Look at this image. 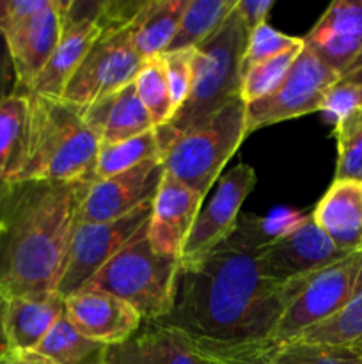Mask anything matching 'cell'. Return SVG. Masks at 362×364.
I'll use <instances>...</instances> for the list:
<instances>
[{
	"instance_id": "6da1fadb",
	"label": "cell",
	"mask_w": 362,
	"mask_h": 364,
	"mask_svg": "<svg viewBox=\"0 0 362 364\" xmlns=\"http://www.w3.org/2000/svg\"><path fill=\"white\" fill-rule=\"evenodd\" d=\"M272 240L263 219L240 215L219 247L180 265L174 306L158 326L195 340L254 341L270 338L302 288V279L275 283L259 265L261 245Z\"/></svg>"
},
{
	"instance_id": "7a4b0ae2",
	"label": "cell",
	"mask_w": 362,
	"mask_h": 364,
	"mask_svg": "<svg viewBox=\"0 0 362 364\" xmlns=\"http://www.w3.org/2000/svg\"><path fill=\"white\" fill-rule=\"evenodd\" d=\"M91 178L11 183L0 203V295L57 291Z\"/></svg>"
},
{
	"instance_id": "3957f363",
	"label": "cell",
	"mask_w": 362,
	"mask_h": 364,
	"mask_svg": "<svg viewBox=\"0 0 362 364\" xmlns=\"http://www.w3.org/2000/svg\"><path fill=\"white\" fill-rule=\"evenodd\" d=\"M27 96V153L16 181L92 180L102 141L85 123L80 107L62 98Z\"/></svg>"
},
{
	"instance_id": "277c9868",
	"label": "cell",
	"mask_w": 362,
	"mask_h": 364,
	"mask_svg": "<svg viewBox=\"0 0 362 364\" xmlns=\"http://www.w3.org/2000/svg\"><path fill=\"white\" fill-rule=\"evenodd\" d=\"M247 38L243 21L233 11L212 38L194 48L190 95L169 123L155 128L162 155L181 135L202 127L227 103L241 98V64Z\"/></svg>"
},
{
	"instance_id": "5b68a950",
	"label": "cell",
	"mask_w": 362,
	"mask_h": 364,
	"mask_svg": "<svg viewBox=\"0 0 362 364\" xmlns=\"http://www.w3.org/2000/svg\"><path fill=\"white\" fill-rule=\"evenodd\" d=\"M180 259L158 255L148 240V226L121 249L85 288L112 294L141 315L142 323L165 318L174 306Z\"/></svg>"
},
{
	"instance_id": "8992f818",
	"label": "cell",
	"mask_w": 362,
	"mask_h": 364,
	"mask_svg": "<svg viewBox=\"0 0 362 364\" xmlns=\"http://www.w3.org/2000/svg\"><path fill=\"white\" fill-rule=\"evenodd\" d=\"M245 110L243 100L236 98L208 123L181 135L162 155L165 173L206 199L226 164L247 137Z\"/></svg>"
},
{
	"instance_id": "52a82bcc",
	"label": "cell",
	"mask_w": 362,
	"mask_h": 364,
	"mask_svg": "<svg viewBox=\"0 0 362 364\" xmlns=\"http://www.w3.org/2000/svg\"><path fill=\"white\" fill-rule=\"evenodd\" d=\"M362 295V251L309 274L302 288L280 316L273 340H291L304 331L325 322Z\"/></svg>"
},
{
	"instance_id": "ba28073f",
	"label": "cell",
	"mask_w": 362,
	"mask_h": 364,
	"mask_svg": "<svg viewBox=\"0 0 362 364\" xmlns=\"http://www.w3.org/2000/svg\"><path fill=\"white\" fill-rule=\"evenodd\" d=\"M142 57L131 43L128 25H105L62 92V100L84 107L131 84Z\"/></svg>"
},
{
	"instance_id": "9c48e42d",
	"label": "cell",
	"mask_w": 362,
	"mask_h": 364,
	"mask_svg": "<svg viewBox=\"0 0 362 364\" xmlns=\"http://www.w3.org/2000/svg\"><path fill=\"white\" fill-rule=\"evenodd\" d=\"M153 201L116 220L78 223L67 249L66 265L55 294L66 299L87 287L92 277L146 230L151 217Z\"/></svg>"
},
{
	"instance_id": "30bf717a",
	"label": "cell",
	"mask_w": 362,
	"mask_h": 364,
	"mask_svg": "<svg viewBox=\"0 0 362 364\" xmlns=\"http://www.w3.org/2000/svg\"><path fill=\"white\" fill-rule=\"evenodd\" d=\"M337 78L339 77L304 45V50L279 87L258 102L247 103V135L270 124L319 112L327 92Z\"/></svg>"
},
{
	"instance_id": "8fae6325",
	"label": "cell",
	"mask_w": 362,
	"mask_h": 364,
	"mask_svg": "<svg viewBox=\"0 0 362 364\" xmlns=\"http://www.w3.org/2000/svg\"><path fill=\"white\" fill-rule=\"evenodd\" d=\"M344 252L323 233L312 215H304L293 228L261 245L259 265L275 283L286 284L339 262Z\"/></svg>"
},
{
	"instance_id": "7c38bea8",
	"label": "cell",
	"mask_w": 362,
	"mask_h": 364,
	"mask_svg": "<svg viewBox=\"0 0 362 364\" xmlns=\"http://www.w3.org/2000/svg\"><path fill=\"white\" fill-rule=\"evenodd\" d=\"M256 171L241 162L219 180L212 199L199 210L197 219L181 251L180 265H190L219 247L238 226L240 210L256 187Z\"/></svg>"
},
{
	"instance_id": "4fadbf2b",
	"label": "cell",
	"mask_w": 362,
	"mask_h": 364,
	"mask_svg": "<svg viewBox=\"0 0 362 364\" xmlns=\"http://www.w3.org/2000/svg\"><path fill=\"white\" fill-rule=\"evenodd\" d=\"M213 364H362V348L330 347L300 340L209 341L195 340Z\"/></svg>"
},
{
	"instance_id": "5bb4252c",
	"label": "cell",
	"mask_w": 362,
	"mask_h": 364,
	"mask_svg": "<svg viewBox=\"0 0 362 364\" xmlns=\"http://www.w3.org/2000/svg\"><path fill=\"white\" fill-rule=\"evenodd\" d=\"M103 2H75L64 4L62 32L52 57L45 70L32 84L28 95H41L48 98H62L67 82L96 39L103 32L102 21Z\"/></svg>"
},
{
	"instance_id": "9a60e30c",
	"label": "cell",
	"mask_w": 362,
	"mask_h": 364,
	"mask_svg": "<svg viewBox=\"0 0 362 364\" xmlns=\"http://www.w3.org/2000/svg\"><path fill=\"white\" fill-rule=\"evenodd\" d=\"M165 174L162 159L92 181L78 213V223H106L126 217L155 199Z\"/></svg>"
},
{
	"instance_id": "2e32d148",
	"label": "cell",
	"mask_w": 362,
	"mask_h": 364,
	"mask_svg": "<svg viewBox=\"0 0 362 364\" xmlns=\"http://www.w3.org/2000/svg\"><path fill=\"white\" fill-rule=\"evenodd\" d=\"M64 4V0H46L38 13L4 34L16 77L14 92L28 95L45 70L62 32Z\"/></svg>"
},
{
	"instance_id": "e0dca14e",
	"label": "cell",
	"mask_w": 362,
	"mask_h": 364,
	"mask_svg": "<svg viewBox=\"0 0 362 364\" xmlns=\"http://www.w3.org/2000/svg\"><path fill=\"white\" fill-rule=\"evenodd\" d=\"M302 39L337 77L361 68L362 0L332 2Z\"/></svg>"
},
{
	"instance_id": "ac0fdd59",
	"label": "cell",
	"mask_w": 362,
	"mask_h": 364,
	"mask_svg": "<svg viewBox=\"0 0 362 364\" xmlns=\"http://www.w3.org/2000/svg\"><path fill=\"white\" fill-rule=\"evenodd\" d=\"M64 313L82 336L105 347L124 343L142 327L130 304L98 288H82L64 299Z\"/></svg>"
},
{
	"instance_id": "d6986e66",
	"label": "cell",
	"mask_w": 362,
	"mask_h": 364,
	"mask_svg": "<svg viewBox=\"0 0 362 364\" xmlns=\"http://www.w3.org/2000/svg\"><path fill=\"white\" fill-rule=\"evenodd\" d=\"M204 199L183 183L163 174L158 192L153 199L148 223V240L158 255L180 259Z\"/></svg>"
},
{
	"instance_id": "ffe728a7",
	"label": "cell",
	"mask_w": 362,
	"mask_h": 364,
	"mask_svg": "<svg viewBox=\"0 0 362 364\" xmlns=\"http://www.w3.org/2000/svg\"><path fill=\"white\" fill-rule=\"evenodd\" d=\"M102 364H213L194 338L174 327L142 323L124 343L106 347Z\"/></svg>"
},
{
	"instance_id": "44dd1931",
	"label": "cell",
	"mask_w": 362,
	"mask_h": 364,
	"mask_svg": "<svg viewBox=\"0 0 362 364\" xmlns=\"http://www.w3.org/2000/svg\"><path fill=\"white\" fill-rule=\"evenodd\" d=\"M311 215L341 251H362V180H334Z\"/></svg>"
},
{
	"instance_id": "7402d4cb",
	"label": "cell",
	"mask_w": 362,
	"mask_h": 364,
	"mask_svg": "<svg viewBox=\"0 0 362 364\" xmlns=\"http://www.w3.org/2000/svg\"><path fill=\"white\" fill-rule=\"evenodd\" d=\"M82 116L102 144L126 141L155 128L148 110L138 100L133 82L114 95L84 107Z\"/></svg>"
},
{
	"instance_id": "603a6c76",
	"label": "cell",
	"mask_w": 362,
	"mask_h": 364,
	"mask_svg": "<svg viewBox=\"0 0 362 364\" xmlns=\"http://www.w3.org/2000/svg\"><path fill=\"white\" fill-rule=\"evenodd\" d=\"M62 315L64 299L57 294L7 299L4 329L9 352L35 350Z\"/></svg>"
},
{
	"instance_id": "cb8c5ba5",
	"label": "cell",
	"mask_w": 362,
	"mask_h": 364,
	"mask_svg": "<svg viewBox=\"0 0 362 364\" xmlns=\"http://www.w3.org/2000/svg\"><path fill=\"white\" fill-rule=\"evenodd\" d=\"M188 0H146L128 23L131 43L142 59L162 55L176 36Z\"/></svg>"
},
{
	"instance_id": "d4e9b609",
	"label": "cell",
	"mask_w": 362,
	"mask_h": 364,
	"mask_svg": "<svg viewBox=\"0 0 362 364\" xmlns=\"http://www.w3.org/2000/svg\"><path fill=\"white\" fill-rule=\"evenodd\" d=\"M28 96L13 92L0 100V176L14 183L25 164Z\"/></svg>"
},
{
	"instance_id": "484cf974",
	"label": "cell",
	"mask_w": 362,
	"mask_h": 364,
	"mask_svg": "<svg viewBox=\"0 0 362 364\" xmlns=\"http://www.w3.org/2000/svg\"><path fill=\"white\" fill-rule=\"evenodd\" d=\"M236 2L238 0H188L167 52L197 48L222 27L236 7Z\"/></svg>"
},
{
	"instance_id": "4316f807",
	"label": "cell",
	"mask_w": 362,
	"mask_h": 364,
	"mask_svg": "<svg viewBox=\"0 0 362 364\" xmlns=\"http://www.w3.org/2000/svg\"><path fill=\"white\" fill-rule=\"evenodd\" d=\"M153 159H162V149L155 128L126 141L99 144L94 169H92V181L124 173Z\"/></svg>"
},
{
	"instance_id": "83f0119b",
	"label": "cell",
	"mask_w": 362,
	"mask_h": 364,
	"mask_svg": "<svg viewBox=\"0 0 362 364\" xmlns=\"http://www.w3.org/2000/svg\"><path fill=\"white\" fill-rule=\"evenodd\" d=\"M105 348V345L82 336L64 313L34 352L52 359L55 364H89L91 361L102 363Z\"/></svg>"
},
{
	"instance_id": "f1b7e54d",
	"label": "cell",
	"mask_w": 362,
	"mask_h": 364,
	"mask_svg": "<svg viewBox=\"0 0 362 364\" xmlns=\"http://www.w3.org/2000/svg\"><path fill=\"white\" fill-rule=\"evenodd\" d=\"M291 340L330 347L362 348V295L353 299L329 320L304 331Z\"/></svg>"
},
{
	"instance_id": "f546056e",
	"label": "cell",
	"mask_w": 362,
	"mask_h": 364,
	"mask_svg": "<svg viewBox=\"0 0 362 364\" xmlns=\"http://www.w3.org/2000/svg\"><path fill=\"white\" fill-rule=\"evenodd\" d=\"M133 85L138 100H141L142 105L148 110L149 117H151L153 127L160 128L172 119L174 107L172 100H170L162 57L156 55L142 60Z\"/></svg>"
},
{
	"instance_id": "4dcf8cb0",
	"label": "cell",
	"mask_w": 362,
	"mask_h": 364,
	"mask_svg": "<svg viewBox=\"0 0 362 364\" xmlns=\"http://www.w3.org/2000/svg\"><path fill=\"white\" fill-rule=\"evenodd\" d=\"M302 50H304V39H302V43L295 45L293 48L286 50V52L279 53V55L272 57L268 60H263V63L243 71L240 96L245 102V105L258 102V100L265 98L266 95L275 91L280 85V82L290 73L291 66L297 60V57L300 55Z\"/></svg>"
},
{
	"instance_id": "1f68e13d",
	"label": "cell",
	"mask_w": 362,
	"mask_h": 364,
	"mask_svg": "<svg viewBox=\"0 0 362 364\" xmlns=\"http://www.w3.org/2000/svg\"><path fill=\"white\" fill-rule=\"evenodd\" d=\"M337 162L334 180H362V110L334 124Z\"/></svg>"
},
{
	"instance_id": "d6a6232c",
	"label": "cell",
	"mask_w": 362,
	"mask_h": 364,
	"mask_svg": "<svg viewBox=\"0 0 362 364\" xmlns=\"http://www.w3.org/2000/svg\"><path fill=\"white\" fill-rule=\"evenodd\" d=\"M357 110H362V66L334 82L319 112L336 124Z\"/></svg>"
},
{
	"instance_id": "836d02e7",
	"label": "cell",
	"mask_w": 362,
	"mask_h": 364,
	"mask_svg": "<svg viewBox=\"0 0 362 364\" xmlns=\"http://www.w3.org/2000/svg\"><path fill=\"white\" fill-rule=\"evenodd\" d=\"M298 43H302V38H293V36L283 34V32L275 31L268 23L259 25L258 28L248 32L241 71H247L248 68L256 66V64L263 63V60L272 59V57L293 48Z\"/></svg>"
},
{
	"instance_id": "e575fe53",
	"label": "cell",
	"mask_w": 362,
	"mask_h": 364,
	"mask_svg": "<svg viewBox=\"0 0 362 364\" xmlns=\"http://www.w3.org/2000/svg\"><path fill=\"white\" fill-rule=\"evenodd\" d=\"M160 57H162L170 100H172L174 114H176L190 95L192 73H194V48L165 52Z\"/></svg>"
},
{
	"instance_id": "d590c367",
	"label": "cell",
	"mask_w": 362,
	"mask_h": 364,
	"mask_svg": "<svg viewBox=\"0 0 362 364\" xmlns=\"http://www.w3.org/2000/svg\"><path fill=\"white\" fill-rule=\"evenodd\" d=\"M46 0H0V34H6L18 23L38 13Z\"/></svg>"
},
{
	"instance_id": "8d00e7d4",
	"label": "cell",
	"mask_w": 362,
	"mask_h": 364,
	"mask_svg": "<svg viewBox=\"0 0 362 364\" xmlns=\"http://www.w3.org/2000/svg\"><path fill=\"white\" fill-rule=\"evenodd\" d=\"M273 6H275V0H238L234 11L243 21L247 32H252L259 25L266 23V18Z\"/></svg>"
},
{
	"instance_id": "74e56055",
	"label": "cell",
	"mask_w": 362,
	"mask_h": 364,
	"mask_svg": "<svg viewBox=\"0 0 362 364\" xmlns=\"http://www.w3.org/2000/svg\"><path fill=\"white\" fill-rule=\"evenodd\" d=\"M14 87H16V77H14L13 60H11L6 39L0 34V100L13 95Z\"/></svg>"
},
{
	"instance_id": "f35d334b",
	"label": "cell",
	"mask_w": 362,
	"mask_h": 364,
	"mask_svg": "<svg viewBox=\"0 0 362 364\" xmlns=\"http://www.w3.org/2000/svg\"><path fill=\"white\" fill-rule=\"evenodd\" d=\"M0 364H55L52 359L38 354V352H9L0 359Z\"/></svg>"
},
{
	"instance_id": "ab89813d",
	"label": "cell",
	"mask_w": 362,
	"mask_h": 364,
	"mask_svg": "<svg viewBox=\"0 0 362 364\" xmlns=\"http://www.w3.org/2000/svg\"><path fill=\"white\" fill-rule=\"evenodd\" d=\"M4 313H6V299L0 295V359L9 354V345H7L6 329H4Z\"/></svg>"
},
{
	"instance_id": "60d3db41",
	"label": "cell",
	"mask_w": 362,
	"mask_h": 364,
	"mask_svg": "<svg viewBox=\"0 0 362 364\" xmlns=\"http://www.w3.org/2000/svg\"><path fill=\"white\" fill-rule=\"evenodd\" d=\"M9 187H11V181H7L6 178L0 176V203H2L4 198H6V194H7V191H9Z\"/></svg>"
}]
</instances>
